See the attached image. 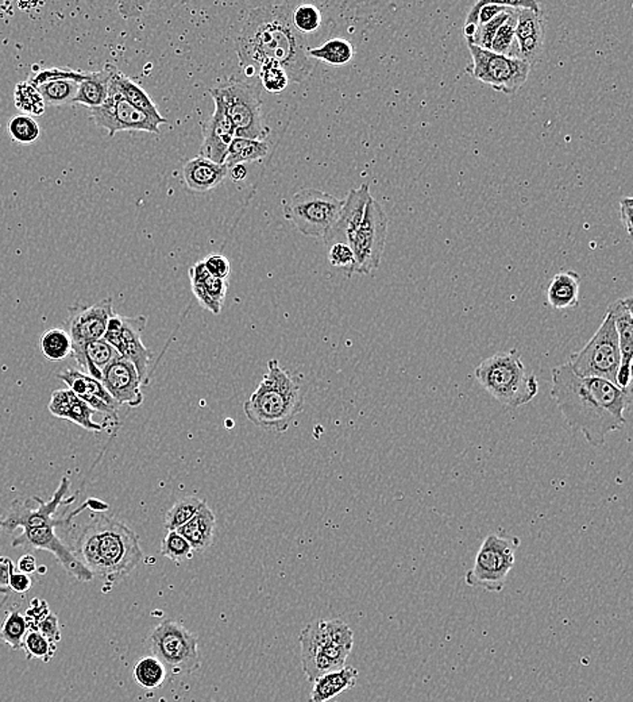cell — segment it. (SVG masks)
I'll return each mask as SVG.
<instances>
[{
	"mask_svg": "<svg viewBox=\"0 0 633 702\" xmlns=\"http://www.w3.org/2000/svg\"><path fill=\"white\" fill-rule=\"evenodd\" d=\"M551 396L572 431L583 435L593 447H601L610 432L626 427L631 403L629 389L593 377H580L569 362L551 370Z\"/></svg>",
	"mask_w": 633,
	"mask_h": 702,
	"instance_id": "cell-1",
	"label": "cell"
},
{
	"mask_svg": "<svg viewBox=\"0 0 633 702\" xmlns=\"http://www.w3.org/2000/svg\"><path fill=\"white\" fill-rule=\"evenodd\" d=\"M292 8L283 3L260 5L249 11L238 37L239 64L250 74L265 63H276L289 80L302 82L312 72L304 37L291 22Z\"/></svg>",
	"mask_w": 633,
	"mask_h": 702,
	"instance_id": "cell-2",
	"label": "cell"
},
{
	"mask_svg": "<svg viewBox=\"0 0 633 702\" xmlns=\"http://www.w3.org/2000/svg\"><path fill=\"white\" fill-rule=\"evenodd\" d=\"M70 488V477L65 476L49 501H43L38 495L16 498L11 503L7 512L0 517V531L14 533L21 530L19 535L14 536L11 546L51 553L68 574L80 582L87 583L95 578L92 572L77 560L68 544L56 533L59 525H70L73 517L87 508L85 501L77 511L72 512L70 516L60 519L54 516L60 506L73 503V495H68Z\"/></svg>",
	"mask_w": 633,
	"mask_h": 702,
	"instance_id": "cell-3",
	"label": "cell"
},
{
	"mask_svg": "<svg viewBox=\"0 0 633 702\" xmlns=\"http://www.w3.org/2000/svg\"><path fill=\"white\" fill-rule=\"evenodd\" d=\"M68 547L93 577L110 586L125 580L143 555L136 531L107 514H99L82 525Z\"/></svg>",
	"mask_w": 633,
	"mask_h": 702,
	"instance_id": "cell-4",
	"label": "cell"
},
{
	"mask_svg": "<svg viewBox=\"0 0 633 702\" xmlns=\"http://www.w3.org/2000/svg\"><path fill=\"white\" fill-rule=\"evenodd\" d=\"M302 409L304 393L297 380L279 361H269L268 371L244 404L245 417L266 431L286 432Z\"/></svg>",
	"mask_w": 633,
	"mask_h": 702,
	"instance_id": "cell-5",
	"label": "cell"
},
{
	"mask_svg": "<svg viewBox=\"0 0 633 702\" xmlns=\"http://www.w3.org/2000/svg\"><path fill=\"white\" fill-rule=\"evenodd\" d=\"M354 644V633L345 621L316 620L300 633L302 665L308 681L345 668Z\"/></svg>",
	"mask_w": 633,
	"mask_h": 702,
	"instance_id": "cell-6",
	"label": "cell"
},
{
	"mask_svg": "<svg viewBox=\"0 0 633 702\" xmlns=\"http://www.w3.org/2000/svg\"><path fill=\"white\" fill-rule=\"evenodd\" d=\"M478 384L506 409H516L531 403L539 393V382L527 373L517 351H501L484 360L475 368Z\"/></svg>",
	"mask_w": 633,
	"mask_h": 702,
	"instance_id": "cell-7",
	"label": "cell"
},
{
	"mask_svg": "<svg viewBox=\"0 0 633 702\" xmlns=\"http://www.w3.org/2000/svg\"><path fill=\"white\" fill-rule=\"evenodd\" d=\"M520 539L508 534H489L481 544L475 567L467 572L465 581L475 589L500 593L505 588L509 572L513 569Z\"/></svg>",
	"mask_w": 633,
	"mask_h": 702,
	"instance_id": "cell-8",
	"label": "cell"
},
{
	"mask_svg": "<svg viewBox=\"0 0 633 702\" xmlns=\"http://www.w3.org/2000/svg\"><path fill=\"white\" fill-rule=\"evenodd\" d=\"M212 90L222 99L225 114L235 131V137L266 140L271 131L263 125V117H261L263 99H261L260 90L255 85L233 77L225 84Z\"/></svg>",
	"mask_w": 633,
	"mask_h": 702,
	"instance_id": "cell-9",
	"label": "cell"
},
{
	"mask_svg": "<svg viewBox=\"0 0 633 702\" xmlns=\"http://www.w3.org/2000/svg\"><path fill=\"white\" fill-rule=\"evenodd\" d=\"M569 363L578 376L607 380L616 384L620 351L615 322L609 313H605L601 326L591 340L580 351L570 355Z\"/></svg>",
	"mask_w": 633,
	"mask_h": 702,
	"instance_id": "cell-10",
	"label": "cell"
},
{
	"mask_svg": "<svg viewBox=\"0 0 633 702\" xmlns=\"http://www.w3.org/2000/svg\"><path fill=\"white\" fill-rule=\"evenodd\" d=\"M197 641V635L173 620L162 621L148 636L151 655L161 660L172 674H189L199 670Z\"/></svg>",
	"mask_w": 633,
	"mask_h": 702,
	"instance_id": "cell-11",
	"label": "cell"
},
{
	"mask_svg": "<svg viewBox=\"0 0 633 702\" xmlns=\"http://www.w3.org/2000/svg\"><path fill=\"white\" fill-rule=\"evenodd\" d=\"M343 200L315 188H302L283 206V216L307 236L323 238L337 222Z\"/></svg>",
	"mask_w": 633,
	"mask_h": 702,
	"instance_id": "cell-12",
	"label": "cell"
},
{
	"mask_svg": "<svg viewBox=\"0 0 633 702\" xmlns=\"http://www.w3.org/2000/svg\"><path fill=\"white\" fill-rule=\"evenodd\" d=\"M387 236V214L381 205L371 197L366 206L362 223L349 244L354 253L352 274H373L379 269Z\"/></svg>",
	"mask_w": 633,
	"mask_h": 702,
	"instance_id": "cell-13",
	"label": "cell"
},
{
	"mask_svg": "<svg viewBox=\"0 0 633 702\" xmlns=\"http://www.w3.org/2000/svg\"><path fill=\"white\" fill-rule=\"evenodd\" d=\"M472 65L470 76L505 95H514L530 76L531 65L520 59H509L491 51L469 45Z\"/></svg>",
	"mask_w": 633,
	"mask_h": 702,
	"instance_id": "cell-14",
	"label": "cell"
},
{
	"mask_svg": "<svg viewBox=\"0 0 633 702\" xmlns=\"http://www.w3.org/2000/svg\"><path fill=\"white\" fill-rule=\"evenodd\" d=\"M91 120L99 128L109 130V137L120 131H148L159 134L165 118H154L129 103L117 91L109 87V98L101 106L91 109Z\"/></svg>",
	"mask_w": 633,
	"mask_h": 702,
	"instance_id": "cell-15",
	"label": "cell"
},
{
	"mask_svg": "<svg viewBox=\"0 0 633 702\" xmlns=\"http://www.w3.org/2000/svg\"><path fill=\"white\" fill-rule=\"evenodd\" d=\"M148 319L143 315L123 316L114 313L107 324L103 340L120 352L123 360L133 363L139 371L143 385L149 379L151 351L142 342V332L146 329Z\"/></svg>",
	"mask_w": 633,
	"mask_h": 702,
	"instance_id": "cell-16",
	"label": "cell"
},
{
	"mask_svg": "<svg viewBox=\"0 0 633 702\" xmlns=\"http://www.w3.org/2000/svg\"><path fill=\"white\" fill-rule=\"evenodd\" d=\"M114 315L112 299L101 300L92 305H72L67 319L68 334L72 341V357L82 363L85 346L103 340L110 318Z\"/></svg>",
	"mask_w": 633,
	"mask_h": 702,
	"instance_id": "cell-17",
	"label": "cell"
},
{
	"mask_svg": "<svg viewBox=\"0 0 633 702\" xmlns=\"http://www.w3.org/2000/svg\"><path fill=\"white\" fill-rule=\"evenodd\" d=\"M57 379L65 382L68 385V389L84 400L93 411L106 415L107 420H109L107 423L111 424V427L120 426L118 409L120 406L107 392L101 381L93 379L84 371L74 370V369H65V370L60 371L57 373Z\"/></svg>",
	"mask_w": 633,
	"mask_h": 702,
	"instance_id": "cell-18",
	"label": "cell"
},
{
	"mask_svg": "<svg viewBox=\"0 0 633 702\" xmlns=\"http://www.w3.org/2000/svg\"><path fill=\"white\" fill-rule=\"evenodd\" d=\"M107 392L112 396L120 406H129L137 409L143 404L142 380L133 363L122 357L110 363L101 379Z\"/></svg>",
	"mask_w": 633,
	"mask_h": 702,
	"instance_id": "cell-19",
	"label": "cell"
},
{
	"mask_svg": "<svg viewBox=\"0 0 633 702\" xmlns=\"http://www.w3.org/2000/svg\"><path fill=\"white\" fill-rule=\"evenodd\" d=\"M215 101V111L210 120L203 125V145L200 148V157L211 159L216 164H225L227 159L228 148L235 139V131L225 114V104L220 96L210 90Z\"/></svg>",
	"mask_w": 633,
	"mask_h": 702,
	"instance_id": "cell-20",
	"label": "cell"
},
{
	"mask_svg": "<svg viewBox=\"0 0 633 702\" xmlns=\"http://www.w3.org/2000/svg\"><path fill=\"white\" fill-rule=\"evenodd\" d=\"M516 38L520 60L530 65L541 62L544 51V19L535 0L517 8Z\"/></svg>",
	"mask_w": 633,
	"mask_h": 702,
	"instance_id": "cell-21",
	"label": "cell"
},
{
	"mask_svg": "<svg viewBox=\"0 0 633 702\" xmlns=\"http://www.w3.org/2000/svg\"><path fill=\"white\" fill-rule=\"evenodd\" d=\"M632 297L616 300L608 307L607 313L612 315L618 332L619 351H620V368H619L616 384L621 389H628L632 380L633 349V313Z\"/></svg>",
	"mask_w": 633,
	"mask_h": 702,
	"instance_id": "cell-22",
	"label": "cell"
},
{
	"mask_svg": "<svg viewBox=\"0 0 633 702\" xmlns=\"http://www.w3.org/2000/svg\"><path fill=\"white\" fill-rule=\"evenodd\" d=\"M370 197V186L368 183L349 192L348 197L343 200L342 210L340 212L337 222L323 236L327 247L334 244H350L352 236L362 223L366 206H368Z\"/></svg>",
	"mask_w": 633,
	"mask_h": 702,
	"instance_id": "cell-23",
	"label": "cell"
},
{
	"mask_svg": "<svg viewBox=\"0 0 633 702\" xmlns=\"http://www.w3.org/2000/svg\"><path fill=\"white\" fill-rule=\"evenodd\" d=\"M49 412L59 419L77 424L91 432H101L106 426L93 420L95 411L71 389H57L52 393Z\"/></svg>",
	"mask_w": 633,
	"mask_h": 702,
	"instance_id": "cell-24",
	"label": "cell"
},
{
	"mask_svg": "<svg viewBox=\"0 0 633 702\" xmlns=\"http://www.w3.org/2000/svg\"><path fill=\"white\" fill-rule=\"evenodd\" d=\"M189 279H191L192 291L199 304L214 315L220 313L227 294L225 280L212 277L203 261H199L189 269Z\"/></svg>",
	"mask_w": 633,
	"mask_h": 702,
	"instance_id": "cell-25",
	"label": "cell"
},
{
	"mask_svg": "<svg viewBox=\"0 0 633 702\" xmlns=\"http://www.w3.org/2000/svg\"><path fill=\"white\" fill-rule=\"evenodd\" d=\"M227 175V165L216 164L200 156L188 159L183 167L184 183L194 192H208L216 188Z\"/></svg>",
	"mask_w": 633,
	"mask_h": 702,
	"instance_id": "cell-26",
	"label": "cell"
},
{
	"mask_svg": "<svg viewBox=\"0 0 633 702\" xmlns=\"http://www.w3.org/2000/svg\"><path fill=\"white\" fill-rule=\"evenodd\" d=\"M215 528L216 517L206 503L187 524L178 528L177 533L188 542L194 553H203L214 543Z\"/></svg>",
	"mask_w": 633,
	"mask_h": 702,
	"instance_id": "cell-27",
	"label": "cell"
},
{
	"mask_svg": "<svg viewBox=\"0 0 633 702\" xmlns=\"http://www.w3.org/2000/svg\"><path fill=\"white\" fill-rule=\"evenodd\" d=\"M358 670L345 666L340 670L323 674L312 682L310 702H329L357 685Z\"/></svg>",
	"mask_w": 633,
	"mask_h": 702,
	"instance_id": "cell-28",
	"label": "cell"
},
{
	"mask_svg": "<svg viewBox=\"0 0 633 702\" xmlns=\"http://www.w3.org/2000/svg\"><path fill=\"white\" fill-rule=\"evenodd\" d=\"M580 276L574 271L555 274L547 289V304L552 310L563 311L580 305Z\"/></svg>",
	"mask_w": 633,
	"mask_h": 702,
	"instance_id": "cell-29",
	"label": "cell"
},
{
	"mask_svg": "<svg viewBox=\"0 0 633 702\" xmlns=\"http://www.w3.org/2000/svg\"><path fill=\"white\" fill-rule=\"evenodd\" d=\"M107 70L110 73V85L111 90L117 91L118 93L123 96L129 103L133 104L137 109L146 112V114L151 115L154 118H164L159 114L158 109H157L154 101H151L150 96L146 93L143 88L139 84L129 79L123 72L118 70L115 65L107 64Z\"/></svg>",
	"mask_w": 633,
	"mask_h": 702,
	"instance_id": "cell-30",
	"label": "cell"
},
{
	"mask_svg": "<svg viewBox=\"0 0 633 702\" xmlns=\"http://www.w3.org/2000/svg\"><path fill=\"white\" fill-rule=\"evenodd\" d=\"M110 73L103 71L88 72L87 77L79 82L76 98L72 104H82L88 109L101 106L109 98Z\"/></svg>",
	"mask_w": 633,
	"mask_h": 702,
	"instance_id": "cell-31",
	"label": "cell"
},
{
	"mask_svg": "<svg viewBox=\"0 0 633 702\" xmlns=\"http://www.w3.org/2000/svg\"><path fill=\"white\" fill-rule=\"evenodd\" d=\"M120 357V352L115 351L106 341H93L85 346L82 363L79 366L84 369L91 377L101 381L104 369Z\"/></svg>",
	"mask_w": 633,
	"mask_h": 702,
	"instance_id": "cell-32",
	"label": "cell"
},
{
	"mask_svg": "<svg viewBox=\"0 0 633 702\" xmlns=\"http://www.w3.org/2000/svg\"><path fill=\"white\" fill-rule=\"evenodd\" d=\"M307 54L310 59L319 60L331 67H345L354 59L355 49L345 38H331L318 48L308 49Z\"/></svg>",
	"mask_w": 633,
	"mask_h": 702,
	"instance_id": "cell-33",
	"label": "cell"
},
{
	"mask_svg": "<svg viewBox=\"0 0 633 702\" xmlns=\"http://www.w3.org/2000/svg\"><path fill=\"white\" fill-rule=\"evenodd\" d=\"M271 153V145L266 140L239 139L235 137L228 148L225 164L228 168L247 162H261Z\"/></svg>",
	"mask_w": 633,
	"mask_h": 702,
	"instance_id": "cell-34",
	"label": "cell"
},
{
	"mask_svg": "<svg viewBox=\"0 0 633 702\" xmlns=\"http://www.w3.org/2000/svg\"><path fill=\"white\" fill-rule=\"evenodd\" d=\"M14 103L21 114L32 118L43 117L45 114V101L38 88L29 80L18 82L14 88Z\"/></svg>",
	"mask_w": 633,
	"mask_h": 702,
	"instance_id": "cell-35",
	"label": "cell"
},
{
	"mask_svg": "<svg viewBox=\"0 0 633 702\" xmlns=\"http://www.w3.org/2000/svg\"><path fill=\"white\" fill-rule=\"evenodd\" d=\"M134 678L143 689H158L167 681L168 670L153 655L143 657L134 666Z\"/></svg>",
	"mask_w": 633,
	"mask_h": 702,
	"instance_id": "cell-36",
	"label": "cell"
},
{
	"mask_svg": "<svg viewBox=\"0 0 633 702\" xmlns=\"http://www.w3.org/2000/svg\"><path fill=\"white\" fill-rule=\"evenodd\" d=\"M40 351L52 362L64 361L72 354V341L67 330L51 329L40 338Z\"/></svg>",
	"mask_w": 633,
	"mask_h": 702,
	"instance_id": "cell-37",
	"label": "cell"
},
{
	"mask_svg": "<svg viewBox=\"0 0 633 702\" xmlns=\"http://www.w3.org/2000/svg\"><path fill=\"white\" fill-rule=\"evenodd\" d=\"M517 8L512 11L508 21L495 33L491 52L509 59H520L519 43L516 38Z\"/></svg>",
	"mask_w": 633,
	"mask_h": 702,
	"instance_id": "cell-38",
	"label": "cell"
},
{
	"mask_svg": "<svg viewBox=\"0 0 633 702\" xmlns=\"http://www.w3.org/2000/svg\"><path fill=\"white\" fill-rule=\"evenodd\" d=\"M531 0H520V2H495V0H481L470 8L467 14L466 24L480 27L488 24L495 16L500 15L508 8L525 7Z\"/></svg>",
	"mask_w": 633,
	"mask_h": 702,
	"instance_id": "cell-39",
	"label": "cell"
},
{
	"mask_svg": "<svg viewBox=\"0 0 633 702\" xmlns=\"http://www.w3.org/2000/svg\"><path fill=\"white\" fill-rule=\"evenodd\" d=\"M27 631H29V624L24 615L16 610L8 611L0 627V641L14 651L22 649Z\"/></svg>",
	"mask_w": 633,
	"mask_h": 702,
	"instance_id": "cell-40",
	"label": "cell"
},
{
	"mask_svg": "<svg viewBox=\"0 0 633 702\" xmlns=\"http://www.w3.org/2000/svg\"><path fill=\"white\" fill-rule=\"evenodd\" d=\"M205 504L206 501L197 497V495L181 498L177 503L173 504L172 508L168 511L164 520L165 530L177 531L178 528L187 524Z\"/></svg>",
	"mask_w": 633,
	"mask_h": 702,
	"instance_id": "cell-41",
	"label": "cell"
},
{
	"mask_svg": "<svg viewBox=\"0 0 633 702\" xmlns=\"http://www.w3.org/2000/svg\"><path fill=\"white\" fill-rule=\"evenodd\" d=\"M45 101L46 106H67L76 98L79 82L74 80H54L37 87Z\"/></svg>",
	"mask_w": 633,
	"mask_h": 702,
	"instance_id": "cell-42",
	"label": "cell"
},
{
	"mask_svg": "<svg viewBox=\"0 0 633 702\" xmlns=\"http://www.w3.org/2000/svg\"><path fill=\"white\" fill-rule=\"evenodd\" d=\"M7 131L11 139L21 145H32L37 142L41 136V128L37 120L24 114L15 115L8 120Z\"/></svg>",
	"mask_w": 633,
	"mask_h": 702,
	"instance_id": "cell-43",
	"label": "cell"
},
{
	"mask_svg": "<svg viewBox=\"0 0 633 702\" xmlns=\"http://www.w3.org/2000/svg\"><path fill=\"white\" fill-rule=\"evenodd\" d=\"M26 652L27 659H40L43 662H49L56 654V644L52 643L43 633L29 630L24 636V647Z\"/></svg>",
	"mask_w": 633,
	"mask_h": 702,
	"instance_id": "cell-44",
	"label": "cell"
},
{
	"mask_svg": "<svg viewBox=\"0 0 633 702\" xmlns=\"http://www.w3.org/2000/svg\"><path fill=\"white\" fill-rule=\"evenodd\" d=\"M291 22L300 34H312L321 24V13L316 5H300L291 13Z\"/></svg>",
	"mask_w": 633,
	"mask_h": 702,
	"instance_id": "cell-45",
	"label": "cell"
},
{
	"mask_svg": "<svg viewBox=\"0 0 633 702\" xmlns=\"http://www.w3.org/2000/svg\"><path fill=\"white\" fill-rule=\"evenodd\" d=\"M159 553L162 557L173 562L191 560L194 557V550L177 531H168L167 535L162 539Z\"/></svg>",
	"mask_w": 633,
	"mask_h": 702,
	"instance_id": "cell-46",
	"label": "cell"
},
{
	"mask_svg": "<svg viewBox=\"0 0 633 702\" xmlns=\"http://www.w3.org/2000/svg\"><path fill=\"white\" fill-rule=\"evenodd\" d=\"M260 80L268 92L280 93L288 87V73L276 63H265L260 67Z\"/></svg>",
	"mask_w": 633,
	"mask_h": 702,
	"instance_id": "cell-47",
	"label": "cell"
},
{
	"mask_svg": "<svg viewBox=\"0 0 633 702\" xmlns=\"http://www.w3.org/2000/svg\"><path fill=\"white\" fill-rule=\"evenodd\" d=\"M513 10L514 8H508V10L501 13L500 15L493 18L492 21H489L488 24L478 27L475 40L472 41V43H467V45H475L478 46V48L485 49V51H491L495 33L498 32V29H500L506 21H508L509 15H511L512 11Z\"/></svg>",
	"mask_w": 633,
	"mask_h": 702,
	"instance_id": "cell-48",
	"label": "cell"
},
{
	"mask_svg": "<svg viewBox=\"0 0 633 702\" xmlns=\"http://www.w3.org/2000/svg\"><path fill=\"white\" fill-rule=\"evenodd\" d=\"M88 72H79L70 70V68H49L38 72V73L30 76L29 82L35 87L45 84V82H54V80H74V82H82L87 77Z\"/></svg>",
	"mask_w": 633,
	"mask_h": 702,
	"instance_id": "cell-49",
	"label": "cell"
},
{
	"mask_svg": "<svg viewBox=\"0 0 633 702\" xmlns=\"http://www.w3.org/2000/svg\"><path fill=\"white\" fill-rule=\"evenodd\" d=\"M327 249H329L330 264L335 268L343 269L348 272L349 276H351L352 268H354V253L351 247L346 244H334Z\"/></svg>",
	"mask_w": 633,
	"mask_h": 702,
	"instance_id": "cell-50",
	"label": "cell"
},
{
	"mask_svg": "<svg viewBox=\"0 0 633 702\" xmlns=\"http://www.w3.org/2000/svg\"><path fill=\"white\" fill-rule=\"evenodd\" d=\"M208 274L215 279L225 280L231 274L230 261L223 255H211L203 260Z\"/></svg>",
	"mask_w": 633,
	"mask_h": 702,
	"instance_id": "cell-51",
	"label": "cell"
},
{
	"mask_svg": "<svg viewBox=\"0 0 633 702\" xmlns=\"http://www.w3.org/2000/svg\"><path fill=\"white\" fill-rule=\"evenodd\" d=\"M35 631L43 633L52 643H59L62 640V630H60L59 618L54 613H49L43 621H40Z\"/></svg>",
	"mask_w": 633,
	"mask_h": 702,
	"instance_id": "cell-52",
	"label": "cell"
},
{
	"mask_svg": "<svg viewBox=\"0 0 633 702\" xmlns=\"http://www.w3.org/2000/svg\"><path fill=\"white\" fill-rule=\"evenodd\" d=\"M51 613L48 604L43 600L34 599L30 602V607L27 608L26 618L27 624H29V630H34L35 627L43 621L46 616Z\"/></svg>",
	"mask_w": 633,
	"mask_h": 702,
	"instance_id": "cell-53",
	"label": "cell"
},
{
	"mask_svg": "<svg viewBox=\"0 0 633 702\" xmlns=\"http://www.w3.org/2000/svg\"><path fill=\"white\" fill-rule=\"evenodd\" d=\"M8 586H10L11 591L15 593L24 594L34 586V580L33 575L24 574V572H16L15 569L11 572L10 581H8Z\"/></svg>",
	"mask_w": 633,
	"mask_h": 702,
	"instance_id": "cell-54",
	"label": "cell"
},
{
	"mask_svg": "<svg viewBox=\"0 0 633 702\" xmlns=\"http://www.w3.org/2000/svg\"><path fill=\"white\" fill-rule=\"evenodd\" d=\"M15 569L13 561L7 557H0V594L10 593V586H8V581H10V574L13 570Z\"/></svg>",
	"mask_w": 633,
	"mask_h": 702,
	"instance_id": "cell-55",
	"label": "cell"
},
{
	"mask_svg": "<svg viewBox=\"0 0 633 702\" xmlns=\"http://www.w3.org/2000/svg\"><path fill=\"white\" fill-rule=\"evenodd\" d=\"M632 207L633 202L631 197H624L620 202V214L621 220H623L624 227H626L628 236H632Z\"/></svg>",
	"mask_w": 633,
	"mask_h": 702,
	"instance_id": "cell-56",
	"label": "cell"
},
{
	"mask_svg": "<svg viewBox=\"0 0 633 702\" xmlns=\"http://www.w3.org/2000/svg\"><path fill=\"white\" fill-rule=\"evenodd\" d=\"M16 572H24V574L34 575L38 572L37 560L33 554L22 555L15 566Z\"/></svg>",
	"mask_w": 633,
	"mask_h": 702,
	"instance_id": "cell-57",
	"label": "cell"
},
{
	"mask_svg": "<svg viewBox=\"0 0 633 702\" xmlns=\"http://www.w3.org/2000/svg\"><path fill=\"white\" fill-rule=\"evenodd\" d=\"M228 173H230L231 178H233L234 183H239V181H244L247 176L246 165H244V164L233 165V167L228 168Z\"/></svg>",
	"mask_w": 633,
	"mask_h": 702,
	"instance_id": "cell-58",
	"label": "cell"
}]
</instances>
